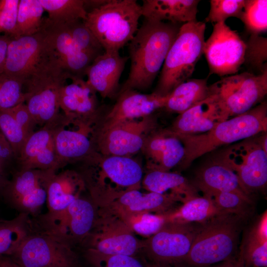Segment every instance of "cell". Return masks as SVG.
I'll list each match as a JSON object with an SVG mask.
<instances>
[{"mask_svg": "<svg viewBox=\"0 0 267 267\" xmlns=\"http://www.w3.org/2000/svg\"><path fill=\"white\" fill-rule=\"evenodd\" d=\"M181 25L144 19L129 43L130 71L119 92L127 89L145 90L152 86Z\"/></svg>", "mask_w": 267, "mask_h": 267, "instance_id": "cell-1", "label": "cell"}, {"mask_svg": "<svg viewBox=\"0 0 267 267\" xmlns=\"http://www.w3.org/2000/svg\"><path fill=\"white\" fill-rule=\"evenodd\" d=\"M267 131V103L263 101L246 112L231 117L206 133L178 135L185 147L180 170L189 167L196 159L226 145Z\"/></svg>", "mask_w": 267, "mask_h": 267, "instance_id": "cell-2", "label": "cell"}, {"mask_svg": "<svg viewBox=\"0 0 267 267\" xmlns=\"http://www.w3.org/2000/svg\"><path fill=\"white\" fill-rule=\"evenodd\" d=\"M245 220L237 216L222 214L197 223L189 253L182 264L203 267L237 256L240 234Z\"/></svg>", "mask_w": 267, "mask_h": 267, "instance_id": "cell-3", "label": "cell"}, {"mask_svg": "<svg viewBox=\"0 0 267 267\" xmlns=\"http://www.w3.org/2000/svg\"><path fill=\"white\" fill-rule=\"evenodd\" d=\"M141 16L136 0H100L84 22L104 51H119L134 37Z\"/></svg>", "mask_w": 267, "mask_h": 267, "instance_id": "cell-4", "label": "cell"}, {"mask_svg": "<svg viewBox=\"0 0 267 267\" xmlns=\"http://www.w3.org/2000/svg\"><path fill=\"white\" fill-rule=\"evenodd\" d=\"M205 30V23L197 20L180 26L153 92L166 96L177 86L189 79L203 54Z\"/></svg>", "mask_w": 267, "mask_h": 267, "instance_id": "cell-5", "label": "cell"}, {"mask_svg": "<svg viewBox=\"0 0 267 267\" xmlns=\"http://www.w3.org/2000/svg\"><path fill=\"white\" fill-rule=\"evenodd\" d=\"M72 77L51 56L24 82L25 103L37 125L43 126L58 118L60 95Z\"/></svg>", "mask_w": 267, "mask_h": 267, "instance_id": "cell-6", "label": "cell"}, {"mask_svg": "<svg viewBox=\"0 0 267 267\" xmlns=\"http://www.w3.org/2000/svg\"><path fill=\"white\" fill-rule=\"evenodd\" d=\"M98 165L97 172L87 170L81 175L89 189L107 182L97 192L91 195L97 206L112 201L121 194L132 189H138L143 170L136 161L129 156H104L98 153L90 165Z\"/></svg>", "mask_w": 267, "mask_h": 267, "instance_id": "cell-7", "label": "cell"}, {"mask_svg": "<svg viewBox=\"0 0 267 267\" xmlns=\"http://www.w3.org/2000/svg\"><path fill=\"white\" fill-rule=\"evenodd\" d=\"M257 135L230 144L213 158L236 174L243 190L251 197L264 190L267 183V153Z\"/></svg>", "mask_w": 267, "mask_h": 267, "instance_id": "cell-8", "label": "cell"}, {"mask_svg": "<svg viewBox=\"0 0 267 267\" xmlns=\"http://www.w3.org/2000/svg\"><path fill=\"white\" fill-rule=\"evenodd\" d=\"M96 207L92 201L80 196L63 211L31 220L32 225L72 247L85 240L93 229L98 216Z\"/></svg>", "mask_w": 267, "mask_h": 267, "instance_id": "cell-9", "label": "cell"}, {"mask_svg": "<svg viewBox=\"0 0 267 267\" xmlns=\"http://www.w3.org/2000/svg\"><path fill=\"white\" fill-rule=\"evenodd\" d=\"M21 267H76L77 256L70 245L33 227L9 257Z\"/></svg>", "mask_w": 267, "mask_h": 267, "instance_id": "cell-10", "label": "cell"}, {"mask_svg": "<svg viewBox=\"0 0 267 267\" xmlns=\"http://www.w3.org/2000/svg\"><path fill=\"white\" fill-rule=\"evenodd\" d=\"M223 104L229 118L244 113L263 101L267 94V71L224 76L209 86Z\"/></svg>", "mask_w": 267, "mask_h": 267, "instance_id": "cell-11", "label": "cell"}, {"mask_svg": "<svg viewBox=\"0 0 267 267\" xmlns=\"http://www.w3.org/2000/svg\"><path fill=\"white\" fill-rule=\"evenodd\" d=\"M153 114L118 123L104 131H91L95 150L104 156H129L141 151L146 136L157 129Z\"/></svg>", "mask_w": 267, "mask_h": 267, "instance_id": "cell-12", "label": "cell"}, {"mask_svg": "<svg viewBox=\"0 0 267 267\" xmlns=\"http://www.w3.org/2000/svg\"><path fill=\"white\" fill-rule=\"evenodd\" d=\"M197 223L166 222L161 229L142 241V248L158 265L183 264L192 246Z\"/></svg>", "mask_w": 267, "mask_h": 267, "instance_id": "cell-13", "label": "cell"}, {"mask_svg": "<svg viewBox=\"0 0 267 267\" xmlns=\"http://www.w3.org/2000/svg\"><path fill=\"white\" fill-rule=\"evenodd\" d=\"M245 48V42L225 22L214 24L203 48L209 75L223 77L236 74L244 64Z\"/></svg>", "mask_w": 267, "mask_h": 267, "instance_id": "cell-14", "label": "cell"}, {"mask_svg": "<svg viewBox=\"0 0 267 267\" xmlns=\"http://www.w3.org/2000/svg\"><path fill=\"white\" fill-rule=\"evenodd\" d=\"M52 170H15L1 196L20 213L37 216L46 201L47 187Z\"/></svg>", "mask_w": 267, "mask_h": 267, "instance_id": "cell-15", "label": "cell"}, {"mask_svg": "<svg viewBox=\"0 0 267 267\" xmlns=\"http://www.w3.org/2000/svg\"><path fill=\"white\" fill-rule=\"evenodd\" d=\"M97 216L93 229L85 240L88 241L87 253L111 256H133L142 248L134 232L118 217Z\"/></svg>", "mask_w": 267, "mask_h": 267, "instance_id": "cell-16", "label": "cell"}, {"mask_svg": "<svg viewBox=\"0 0 267 267\" xmlns=\"http://www.w3.org/2000/svg\"><path fill=\"white\" fill-rule=\"evenodd\" d=\"M51 55L46 35L42 29L32 35L11 38L3 72L24 82Z\"/></svg>", "mask_w": 267, "mask_h": 267, "instance_id": "cell-17", "label": "cell"}, {"mask_svg": "<svg viewBox=\"0 0 267 267\" xmlns=\"http://www.w3.org/2000/svg\"><path fill=\"white\" fill-rule=\"evenodd\" d=\"M168 95L162 96L154 92L142 93L127 89L118 93L116 102L106 115H98L91 126V131L99 132L126 121L139 119L153 114L164 108Z\"/></svg>", "mask_w": 267, "mask_h": 267, "instance_id": "cell-18", "label": "cell"}, {"mask_svg": "<svg viewBox=\"0 0 267 267\" xmlns=\"http://www.w3.org/2000/svg\"><path fill=\"white\" fill-rule=\"evenodd\" d=\"M70 123L62 114L56 120L35 131L26 140L16 160L15 170H59L55 151L54 135L56 131Z\"/></svg>", "mask_w": 267, "mask_h": 267, "instance_id": "cell-19", "label": "cell"}, {"mask_svg": "<svg viewBox=\"0 0 267 267\" xmlns=\"http://www.w3.org/2000/svg\"><path fill=\"white\" fill-rule=\"evenodd\" d=\"M184 200L173 194H160L153 192L143 193L138 189H132L121 194L109 203L99 207L100 216L118 217L122 214L136 213H169L178 207Z\"/></svg>", "mask_w": 267, "mask_h": 267, "instance_id": "cell-20", "label": "cell"}, {"mask_svg": "<svg viewBox=\"0 0 267 267\" xmlns=\"http://www.w3.org/2000/svg\"><path fill=\"white\" fill-rule=\"evenodd\" d=\"M41 29L46 35L51 54L61 67L72 77L83 78L95 58L76 44L63 24L44 18Z\"/></svg>", "mask_w": 267, "mask_h": 267, "instance_id": "cell-21", "label": "cell"}, {"mask_svg": "<svg viewBox=\"0 0 267 267\" xmlns=\"http://www.w3.org/2000/svg\"><path fill=\"white\" fill-rule=\"evenodd\" d=\"M71 82L63 87L59 104L63 114L71 124L92 125L101 109L96 91L83 78L71 77Z\"/></svg>", "mask_w": 267, "mask_h": 267, "instance_id": "cell-22", "label": "cell"}, {"mask_svg": "<svg viewBox=\"0 0 267 267\" xmlns=\"http://www.w3.org/2000/svg\"><path fill=\"white\" fill-rule=\"evenodd\" d=\"M229 119L218 97L210 95L179 114L169 128L178 135L199 134L209 132Z\"/></svg>", "mask_w": 267, "mask_h": 267, "instance_id": "cell-23", "label": "cell"}, {"mask_svg": "<svg viewBox=\"0 0 267 267\" xmlns=\"http://www.w3.org/2000/svg\"><path fill=\"white\" fill-rule=\"evenodd\" d=\"M141 151L148 170L170 171L179 166L185 155L180 138L170 129H156L146 137Z\"/></svg>", "mask_w": 267, "mask_h": 267, "instance_id": "cell-24", "label": "cell"}, {"mask_svg": "<svg viewBox=\"0 0 267 267\" xmlns=\"http://www.w3.org/2000/svg\"><path fill=\"white\" fill-rule=\"evenodd\" d=\"M129 59L119 51H104L87 68L85 76L93 89L103 98L117 96L120 79Z\"/></svg>", "mask_w": 267, "mask_h": 267, "instance_id": "cell-25", "label": "cell"}, {"mask_svg": "<svg viewBox=\"0 0 267 267\" xmlns=\"http://www.w3.org/2000/svg\"><path fill=\"white\" fill-rule=\"evenodd\" d=\"M77 127V130L62 127L55 132L54 143L59 169L78 161L90 164L98 154L89 137L91 126L82 124Z\"/></svg>", "mask_w": 267, "mask_h": 267, "instance_id": "cell-26", "label": "cell"}, {"mask_svg": "<svg viewBox=\"0 0 267 267\" xmlns=\"http://www.w3.org/2000/svg\"><path fill=\"white\" fill-rule=\"evenodd\" d=\"M191 182L203 195L211 197L218 192H234L252 198L243 190L236 174L213 158L197 170Z\"/></svg>", "mask_w": 267, "mask_h": 267, "instance_id": "cell-27", "label": "cell"}, {"mask_svg": "<svg viewBox=\"0 0 267 267\" xmlns=\"http://www.w3.org/2000/svg\"><path fill=\"white\" fill-rule=\"evenodd\" d=\"M86 187L82 176L75 171L67 170L54 173L47 187V213H56L66 209L80 197Z\"/></svg>", "mask_w": 267, "mask_h": 267, "instance_id": "cell-28", "label": "cell"}, {"mask_svg": "<svg viewBox=\"0 0 267 267\" xmlns=\"http://www.w3.org/2000/svg\"><path fill=\"white\" fill-rule=\"evenodd\" d=\"M197 0H143L142 16L144 19L183 24L196 21Z\"/></svg>", "mask_w": 267, "mask_h": 267, "instance_id": "cell-29", "label": "cell"}, {"mask_svg": "<svg viewBox=\"0 0 267 267\" xmlns=\"http://www.w3.org/2000/svg\"><path fill=\"white\" fill-rule=\"evenodd\" d=\"M142 184L148 192L173 194L181 197L184 202L199 196V191L191 181L178 173L148 170Z\"/></svg>", "mask_w": 267, "mask_h": 267, "instance_id": "cell-30", "label": "cell"}, {"mask_svg": "<svg viewBox=\"0 0 267 267\" xmlns=\"http://www.w3.org/2000/svg\"><path fill=\"white\" fill-rule=\"evenodd\" d=\"M210 95L207 79H189L177 86L168 94L164 108L179 115Z\"/></svg>", "mask_w": 267, "mask_h": 267, "instance_id": "cell-31", "label": "cell"}, {"mask_svg": "<svg viewBox=\"0 0 267 267\" xmlns=\"http://www.w3.org/2000/svg\"><path fill=\"white\" fill-rule=\"evenodd\" d=\"M222 214L213 198L203 195L186 201L165 216L167 222L202 223Z\"/></svg>", "mask_w": 267, "mask_h": 267, "instance_id": "cell-32", "label": "cell"}, {"mask_svg": "<svg viewBox=\"0 0 267 267\" xmlns=\"http://www.w3.org/2000/svg\"><path fill=\"white\" fill-rule=\"evenodd\" d=\"M31 229L30 216L19 214L11 220H0V257L10 256Z\"/></svg>", "mask_w": 267, "mask_h": 267, "instance_id": "cell-33", "label": "cell"}, {"mask_svg": "<svg viewBox=\"0 0 267 267\" xmlns=\"http://www.w3.org/2000/svg\"><path fill=\"white\" fill-rule=\"evenodd\" d=\"M47 19L51 22L66 24L77 20L85 21L88 11L86 0H39Z\"/></svg>", "mask_w": 267, "mask_h": 267, "instance_id": "cell-34", "label": "cell"}, {"mask_svg": "<svg viewBox=\"0 0 267 267\" xmlns=\"http://www.w3.org/2000/svg\"><path fill=\"white\" fill-rule=\"evenodd\" d=\"M44 11L39 0H20L15 38L40 32Z\"/></svg>", "mask_w": 267, "mask_h": 267, "instance_id": "cell-35", "label": "cell"}, {"mask_svg": "<svg viewBox=\"0 0 267 267\" xmlns=\"http://www.w3.org/2000/svg\"><path fill=\"white\" fill-rule=\"evenodd\" d=\"M212 198L222 213L234 215L245 220L253 213L254 204L251 197L234 192H218Z\"/></svg>", "mask_w": 267, "mask_h": 267, "instance_id": "cell-36", "label": "cell"}, {"mask_svg": "<svg viewBox=\"0 0 267 267\" xmlns=\"http://www.w3.org/2000/svg\"><path fill=\"white\" fill-rule=\"evenodd\" d=\"M267 0H245L239 19L250 35H261L267 30Z\"/></svg>", "mask_w": 267, "mask_h": 267, "instance_id": "cell-37", "label": "cell"}, {"mask_svg": "<svg viewBox=\"0 0 267 267\" xmlns=\"http://www.w3.org/2000/svg\"><path fill=\"white\" fill-rule=\"evenodd\" d=\"M133 232L150 236L167 222L165 214L142 212L122 214L118 217Z\"/></svg>", "mask_w": 267, "mask_h": 267, "instance_id": "cell-38", "label": "cell"}, {"mask_svg": "<svg viewBox=\"0 0 267 267\" xmlns=\"http://www.w3.org/2000/svg\"><path fill=\"white\" fill-rule=\"evenodd\" d=\"M63 25L76 44L83 52L96 58L104 51L84 20H77Z\"/></svg>", "mask_w": 267, "mask_h": 267, "instance_id": "cell-39", "label": "cell"}, {"mask_svg": "<svg viewBox=\"0 0 267 267\" xmlns=\"http://www.w3.org/2000/svg\"><path fill=\"white\" fill-rule=\"evenodd\" d=\"M244 64L257 74L267 71V38L261 35H250L245 41Z\"/></svg>", "mask_w": 267, "mask_h": 267, "instance_id": "cell-40", "label": "cell"}, {"mask_svg": "<svg viewBox=\"0 0 267 267\" xmlns=\"http://www.w3.org/2000/svg\"><path fill=\"white\" fill-rule=\"evenodd\" d=\"M239 254L246 267H267V241L249 232Z\"/></svg>", "mask_w": 267, "mask_h": 267, "instance_id": "cell-41", "label": "cell"}, {"mask_svg": "<svg viewBox=\"0 0 267 267\" xmlns=\"http://www.w3.org/2000/svg\"><path fill=\"white\" fill-rule=\"evenodd\" d=\"M24 82L4 72L0 73V111L25 102Z\"/></svg>", "mask_w": 267, "mask_h": 267, "instance_id": "cell-42", "label": "cell"}, {"mask_svg": "<svg viewBox=\"0 0 267 267\" xmlns=\"http://www.w3.org/2000/svg\"><path fill=\"white\" fill-rule=\"evenodd\" d=\"M0 130L9 142L17 160L27 138L10 109L0 111Z\"/></svg>", "mask_w": 267, "mask_h": 267, "instance_id": "cell-43", "label": "cell"}, {"mask_svg": "<svg viewBox=\"0 0 267 267\" xmlns=\"http://www.w3.org/2000/svg\"><path fill=\"white\" fill-rule=\"evenodd\" d=\"M245 0H211L210 10L205 18L207 22H225L229 17L239 19Z\"/></svg>", "mask_w": 267, "mask_h": 267, "instance_id": "cell-44", "label": "cell"}, {"mask_svg": "<svg viewBox=\"0 0 267 267\" xmlns=\"http://www.w3.org/2000/svg\"><path fill=\"white\" fill-rule=\"evenodd\" d=\"M20 0H0V35L16 37Z\"/></svg>", "mask_w": 267, "mask_h": 267, "instance_id": "cell-45", "label": "cell"}, {"mask_svg": "<svg viewBox=\"0 0 267 267\" xmlns=\"http://www.w3.org/2000/svg\"><path fill=\"white\" fill-rule=\"evenodd\" d=\"M87 255L89 261L95 267H143L133 256H102L89 253Z\"/></svg>", "mask_w": 267, "mask_h": 267, "instance_id": "cell-46", "label": "cell"}, {"mask_svg": "<svg viewBox=\"0 0 267 267\" xmlns=\"http://www.w3.org/2000/svg\"><path fill=\"white\" fill-rule=\"evenodd\" d=\"M16 168V157L9 142L0 130V173L8 178Z\"/></svg>", "mask_w": 267, "mask_h": 267, "instance_id": "cell-47", "label": "cell"}, {"mask_svg": "<svg viewBox=\"0 0 267 267\" xmlns=\"http://www.w3.org/2000/svg\"><path fill=\"white\" fill-rule=\"evenodd\" d=\"M10 110L28 138L35 132L37 124L26 104L22 102Z\"/></svg>", "mask_w": 267, "mask_h": 267, "instance_id": "cell-48", "label": "cell"}, {"mask_svg": "<svg viewBox=\"0 0 267 267\" xmlns=\"http://www.w3.org/2000/svg\"><path fill=\"white\" fill-rule=\"evenodd\" d=\"M11 38L4 35H0V73L3 72L8 45Z\"/></svg>", "mask_w": 267, "mask_h": 267, "instance_id": "cell-49", "label": "cell"}, {"mask_svg": "<svg viewBox=\"0 0 267 267\" xmlns=\"http://www.w3.org/2000/svg\"><path fill=\"white\" fill-rule=\"evenodd\" d=\"M203 267H246L242 257L239 253L237 256L212 265Z\"/></svg>", "mask_w": 267, "mask_h": 267, "instance_id": "cell-50", "label": "cell"}, {"mask_svg": "<svg viewBox=\"0 0 267 267\" xmlns=\"http://www.w3.org/2000/svg\"><path fill=\"white\" fill-rule=\"evenodd\" d=\"M0 267H21L9 256L0 257Z\"/></svg>", "mask_w": 267, "mask_h": 267, "instance_id": "cell-51", "label": "cell"}, {"mask_svg": "<svg viewBox=\"0 0 267 267\" xmlns=\"http://www.w3.org/2000/svg\"><path fill=\"white\" fill-rule=\"evenodd\" d=\"M9 179L0 173V195H1L2 191L8 182Z\"/></svg>", "mask_w": 267, "mask_h": 267, "instance_id": "cell-52", "label": "cell"}, {"mask_svg": "<svg viewBox=\"0 0 267 267\" xmlns=\"http://www.w3.org/2000/svg\"><path fill=\"white\" fill-rule=\"evenodd\" d=\"M153 267H178L176 265H158L155 264Z\"/></svg>", "mask_w": 267, "mask_h": 267, "instance_id": "cell-53", "label": "cell"}]
</instances>
